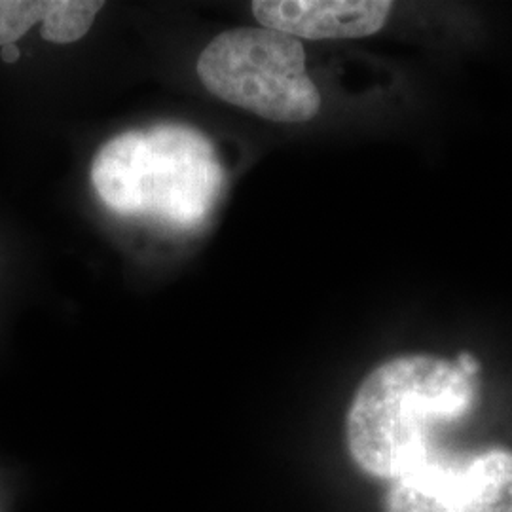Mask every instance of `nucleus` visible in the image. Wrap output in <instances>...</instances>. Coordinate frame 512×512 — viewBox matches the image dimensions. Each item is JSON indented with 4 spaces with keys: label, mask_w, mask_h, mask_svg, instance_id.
I'll list each match as a JSON object with an SVG mask.
<instances>
[{
    "label": "nucleus",
    "mask_w": 512,
    "mask_h": 512,
    "mask_svg": "<svg viewBox=\"0 0 512 512\" xmlns=\"http://www.w3.org/2000/svg\"><path fill=\"white\" fill-rule=\"evenodd\" d=\"M456 366H458L459 370L465 374V376H469V378H473L475 380L476 374H478V361H476L475 357L471 355V353H459L458 359H456Z\"/></svg>",
    "instance_id": "obj_7"
},
{
    "label": "nucleus",
    "mask_w": 512,
    "mask_h": 512,
    "mask_svg": "<svg viewBox=\"0 0 512 512\" xmlns=\"http://www.w3.org/2000/svg\"><path fill=\"white\" fill-rule=\"evenodd\" d=\"M256 21L272 31L308 40H344L384 29L389 0H255Z\"/></svg>",
    "instance_id": "obj_5"
},
{
    "label": "nucleus",
    "mask_w": 512,
    "mask_h": 512,
    "mask_svg": "<svg viewBox=\"0 0 512 512\" xmlns=\"http://www.w3.org/2000/svg\"><path fill=\"white\" fill-rule=\"evenodd\" d=\"M205 90L277 124H304L321 109L298 38L266 27H239L209 42L198 59Z\"/></svg>",
    "instance_id": "obj_3"
},
{
    "label": "nucleus",
    "mask_w": 512,
    "mask_h": 512,
    "mask_svg": "<svg viewBox=\"0 0 512 512\" xmlns=\"http://www.w3.org/2000/svg\"><path fill=\"white\" fill-rule=\"evenodd\" d=\"M476 384L456 363L403 355L366 376L348 414L357 465L397 480L439 452V435L475 406Z\"/></svg>",
    "instance_id": "obj_1"
},
{
    "label": "nucleus",
    "mask_w": 512,
    "mask_h": 512,
    "mask_svg": "<svg viewBox=\"0 0 512 512\" xmlns=\"http://www.w3.org/2000/svg\"><path fill=\"white\" fill-rule=\"evenodd\" d=\"M92 183L101 203L122 219L192 232L215 211L226 173L202 131L162 124L105 143L93 160Z\"/></svg>",
    "instance_id": "obj_2"
},
{
    "label": "nucleus",
    "mask_w": 512,
    "mask_h": 512,
    "mask_svg": "<svg viewBox=\"0 0 512 512\" xmlns=\"http://www.w3.org/2000/svg\"><path fill=\"white\" fill-rule=\"evenodd\" d=\"M57 0H0V46L16 44L35 23L46 21Z\"/></svg>",
    "instance_id": "obj_6"
},
{
    "label": "nucleus",
    "mask_w": 512,
    "mask_h": 512,
    "mask_svg": "<svg viewBox=\"0 0 512 512\" xmlns=\"http://www.w3.org/2000/svg\"><path fill=\"white\" fill-rule=\"evenodd\" d=\"M387 512H512V452L439 450L395 480Z\"/></svg>",
    "instance_id": "obj_4"
},
{
    "label": "nucleus",
    "mask_w": 512,
    "mask_h": 512,
    "mask_svg": "<svg viewBox=\"0 0 512 512\" xmlns=\"http://www.w3.org/2000/svg\"><path fill=\"white\" fill-rule=\"evenodd\" d=\"M19 48L16 44H6L2 46V61L4 63H16L19 59Z\"/></svg>",
    "instance_id": "obj_8"
}]
</instances>
